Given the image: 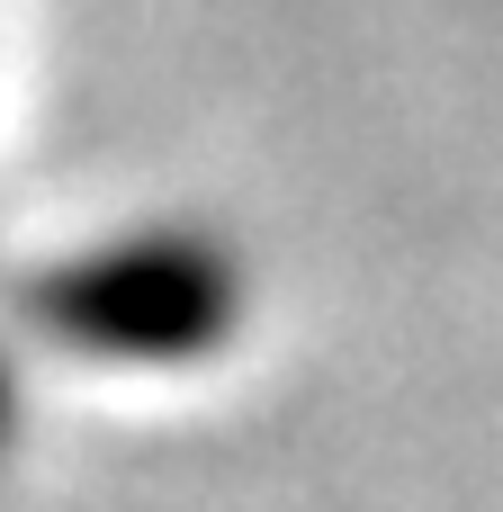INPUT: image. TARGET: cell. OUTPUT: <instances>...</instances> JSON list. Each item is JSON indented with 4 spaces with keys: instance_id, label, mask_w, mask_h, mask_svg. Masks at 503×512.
I'll use <instances>...</instances> for the list:
<instances>
[{
    "instance_id": "obj_1",
    "label": "cell",
    "mask_w": 503,
    "mask_h": 512,
    "mask_svg": "<svg viewBox=\"0 0 503 512\" xmlns=\"http://www.w3.org/2000/svg\"><path fill=\"white\" fill-rule=\"evenodd\" d=\"M252 279L243 252L189 216L117 225L27 288V315L54 351H81L99 369H198L243 333Z\"/></svg>"
}]
</instances>
